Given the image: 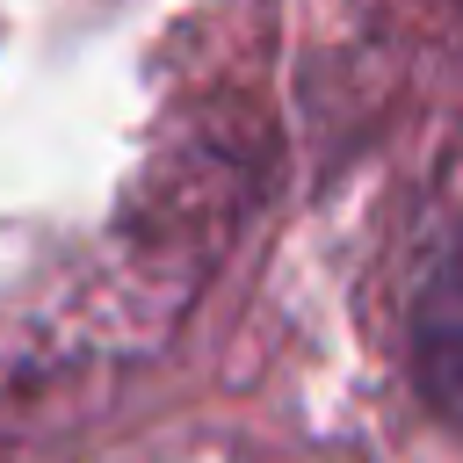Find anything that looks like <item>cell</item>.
I'll return each mask as SVG.
<instances>
[{
    "label": "cell",
    "instance_id": "obj_1",
    "mask_svg": "<svg viewBox=\"0 0 463 463\" xmlns=\"http://www.w3.org/2000/svg\"><path fill=\"white\" fill-rule=\"evenodd\" d=\"M420 369H427V391L449 412H463V232L434 253L420 289Z\"/></svg>",
    "mask_w": 463,
    "mask_h": 463
}]
</instances>
